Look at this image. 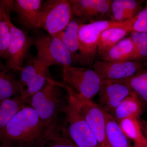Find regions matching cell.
I'll use <instances>...</instances> for the list:
<instances>
[{
    "mask_svg": "<svg viewBox=\"0 0 147 147\" xmlns=\"http://www.w3.org/2000/svg\"><path fill=\"white\" fill-rule=\"evenodd\" d=\"M47 130L34 109L26 105L0 130V143L10 142L25 147H36Z\"/></svg>",
    "mask_w": 147,
    "mask_h": 147,
    "instance_id": "cell-1",
    "label": "cell"
},
{
    "mask_svg": "<svg viewBox=\"0 0 147 147\" xmlns=\"http://www.w3.org/2000/svg\"><path fill=\"white\" fill-rule=\"evenodd\" d=\"M63 86V83L50 79L28 99V103L36 112L47 129L57 121L59 115L66 105L61 90Z\"/></svg>",
    "mask_w": 147,
    "mask_h": 147,
    "instance_id": "cell-2",
    "label": "cell"
},
{
    "mask_svg": "<svg viewBox=\"0 0 147 147\" xmlns=\"http://www.w3.org/2000/svg\"><path fill=\"white\" fill-rule=\"evenodd\" d=\"M134 18L122 23L105 20L80 24L78 32L79 54L77 63L82 66L92 65L97 55L98 40L102 32L110 28L125 26Z\"/></svg>",
    "mask_w": 147,
    "mask_h": 147,
    "instance_id": "cell-3",
    "label": "cell"
},
{
    "mask_svg": "<svg viewBox=\"0 0 147 147\" xmlns=\"http://www.w3.org/2000/svg\"><path fill=\"white\" fill-rule=\"evenodd\" d=\"M64 84L79 96L92 100L98 94L102 79L93 69L84 67H63Z\"/></svg>",
    "mask_w": 147,
    "mask_h": 147,
    "instance_id": "cell-4",
    "label": "cell"
},
{
    "mask_svg": "<svg viewBox=\"0 0 147 147\" xmlns=\"http://www.w3.org/2000/svg\"><path fill=\"white\" fill-rule=\"evenodd\" d=\"M63 88L67 93V97L74 105L93 132L99 147L108 146L105 137V112L99 105L92 100L86 99L74 93L64 84Z\"/></svg>",
    "mask_w": 147,
    "mask_h": 147,
    "instance_id": "cell-5",
    "label": "cell"
},
{
    "mask_svg": "<svg viewBox=\"0 0 147 147\" xmlns=\"http://www.w3.org/2000/svg\"><path fill=\"white\" fill-rule=\"evenodd\" d=\"M72 18L69 1L47 0L42 4L38 28L54 36L65 29Z\"/></svg>",
    "mask_w": 147,
    "mask_h": 147,
    "instance_id": "cell-6",
    "label": "cell"
},
{
    "mask_svg": "<svg viewBox=\"0 0 147 147\" xmlns=\"http://www.w3.org/2000/svg\"><path fill=\"white\" fill-rule=\"evenodd\" d=\"M64 123L69 137L77 147H99L93 132L71 100L67 97Z\"/></svg>",
    "mask_w": 147,
    "mask_h": 147,
    "instance_id": "cell-7",
    "label": "cell"
},
{
    "mask_svg": "<svg viewBox=\"0 0 147 147\" xmlns=\"http://www.w3.org/2000/svg\"><path fill=\"white\" fill-rule=\"evenodd\" d=\"M34 38L36 57L43 63L50 67L71 66L73 62L71 54L59 38L50 34L41 35Z\"/></svg>",
    "mask_w": 147,
    "mask_h": 147,
    "instance_id": "cell-8",
    "label": "cell"
},
{
    "mask_svg": "<svg viewBox=\"0 0 147 147\" xmlns=\"http://www.w3.org/2000/svg\"><path fill=\"white\" fill-rule=\"evenodd\" d=\"M50 67L36 57L29 59L20 72L18 79L21 97L28 99L42 88L46 82L52 79L49 72Z\"/></svg>",
    "mask_w": 147,
    "mask_h": 147,
    "instance_id": "cell-9",
    "label": "cell"
},
{
    "mask_svg": "<svg viewBox=\"0 0 147 147\" xmlns=\"http://www.w3.org/2000/svg\"><path fill=\"white\" fill-rule=\"evenodd\" d=\"M8 21L10 38L5 64L13 71H20L24 67L29 50L34 44V38L14 26L11 20L10 15Z\"/></svg>",
    "mask_w": 147,
    "mask_h": 147,
    "instance_id": "cell-10",
    "label": "cell"
},
{
    "mask_svg": "<svg viewBox=\"0 0 147 147\" xmlns=\"http://www.w3.org/2000/svg\"><path fill=\"white\" fill-rule=\"evenodd\" d=\"M112 0H69L73 17L80 24L110 20Z\"/></svg>",
    "mask_w": 147,
    "mask_h": 147,
    "instance_id": "cell-11",
    "label": "cell"
},
{
    "mask_svg": "<svg viewBox=\"0 0 147 147\" xmlns=\"http://www.w3.org/2000/svg\"><path fill=\"white\" fill-rule=\"evenodd\" d=\"M146 65L138 61L109 62L96 59L92 67L102 80L121 81L134 76Z\"/></svg>",
    "mask_w": 147,
    "mask_h": 147,
    "instance_id": "cell-12",
    "label": "cell"
},
{
    "mask_svg": "<svg viewBox=\"0 0 147 147\" xmlns=\"http://www.w3.org/2000/svg\"><path fill=\"white\" fill-rule=\"evenodd\" d=\"M133 93L129 85L123 80H102L98 93L99 105L104 112L112 115L122 101Z\"/></svg>",
    "mask_w": 147,
    "mask_h": 147,
    "instance_id": "cell-13",
    "label": "cell"
},
{
    "mask_svg": "<svg viewBox=\"0 0 147 147\" xmlns=\"http://www.w3.org/2000/svg\"><path fill=\"white\" fill-rule=\"evenodd\" d=\"M43 2L41 0H15L11 11L18 14L21 24L29 29L38 28V20Z\"/></svg>",
    "mask_w": 147,
    "mask_h": 147,
    "instance_id": "cell-14",
    "label": "cell"
},
{
    "mask_svg": "<svg viewBox=\"0 0 147 147\" xmlns=\"http://www.w3.org/2000/svg\"><path fill=\"white\" fill-rule=\"evenodd\" d=\"M143 2L137 0H113L111 4L110 20L122 23L134 18L143 9Z\"/></svg>",
    "mask_w": 147,
    "mask_h": 147,
    "instance_id": "cell-15",
    "label": "cell"
},
{
    "mask_svg": "<svg viewBox=\"0 0 147 147\" xmlns=\"http://www.w3.org/2000/svg\"><path fill=\"white\" fill-rule=\"evenodd\" d=\"M98 60L109 62L136 61L135 46L131 36L126 37L107 52L96 57Z\"/></svg>",
    "mask_w": 147,
    "mask_h": 147,
    "instance_id": "cell-16",
    "label": "cell"
},
{
    "mask_svg": "<svg viewBox=\"0 0 147 147\" xmlns=\"http://www.w3.org/2000/svg\"><path fill=\"white\" fill-rule=\"evenodd\" d=\"M137 17V16L125 26L110 28L102 32L98 40L96 57L107 52L125 37L127 34L131 33Z\"/></svg>",
    "mask_w": 147,
    "mask_h": 147,
    "instance_id": "cell-17",
    "label": "cell"
},
{
    "mask_svg": "<svg viewBox=\"0 0 147 147\" xmlns=\"http://www.w3.org/2000/svg\"><path fill=\"white\" fill-rule=\"evenodd\" d=\"M36 147H77L67 134L64 125L59 121L49 127Z\"/></svg>",
    "mask_w": 147,
    "mask_h": 147,
    "instance_id": "cell-18",
    "label": "cell"
},
{
    "mask_svg": "<svg viewBox=\"0 0 147 147\" xmlns=\"http://www.w3.org/2000/svg\"><path fill=\"white\" fill-rule=\"evenodd\" d=\"M12 71L0 60V102L21 96L18 80Z\"/></svg>",
    "mask_w": 147,
    "mask_h": 147,
    "instance_id": "cell-19",
    "label": "cell"
},
{
    "mask_svg": "<svg viewBox=\"0 0 147 147\" xmlns=\"http://www.w3.org/2000/svg\"><path fill=\"white\" fill-rule=\"evenodd\" d=\"M12 1L1 0L0 4V60H6L10 38L8 19Z\"/></svg>",
    "mask_w": 147,
    "mask_h": 147,
    "instance_id": "cell-20",
    "label": "cell"
},
{
    "mask_svg": "<svg viewBox=\"0 0 147 147\" xmlns=\"http://www.w3.org/2000/svg\"><path fill=\"white\" fill-rule=\"evenodd\" d=\"M80 24L72 18L67 26L54 36L63 42L70 52L73 63H77L79 54L78 32Z\"/></svg>",
    "mask_w": 147,
    "mask_h": 147,
    "instance_id": "cell-21",
    "label": "cell"
},
{
    "mask_svg": "<svg viewBox=\"0 0 147 147\" xmlns=\"http://www.w3.org/2000/svg\"><path fill=\"white\" fill-rule=\"evenodd\" d=\"M105 137L108 146L110 147H133L113 116L105 112Z\"/></svg>",
    "mask_w": 147,
    "mask_h": 147,
    "instance_id": "cell-22",
    "label": "cell"
},
{
    "mask_svg": "<svg viewBox=\"0 0 147 147\" xmlns=\"http://www.w3.org/2000/svg\"><path fill=\"white\" fill-rule=\"evenodd\" d=\"M143 105L141 100L134 93L122 101L112 116L118 123L123 119L129 117L139 119L143 113Z\"/></svg>",
    "mask_w": 147,
    "mask_h": 147,
    "instance_id": "cell-23",
    "label": "cell"
},
{
    "mask_svg": "<svg viewBox=\"0 0 147 147\" xmlns=\"http://www.w3.org/2000/svg\"><path fill=\"white\" fill-rule=\"evenodd\" d=\"M28 100L19 96L0 102V130L4 128L18 111L26 105Z\"/></svg>",
    "mask_w": 147,
    "mask_h": 147,
    "instance_id": "cell-24",
    "label": "cell"
},
{
    "mask_svg": "<svg viewBox=\"0 0 147 147\" xmlns=\"http://www.w3.org/2000/svg\"><path fill=\"white\" fill-rule=\"evenodd\" d=\"M139 119L129 117L123 119L118 123L121 129L129 140L134 142L147 144L139 122Z\"/></svg>",
    "mask_w": 147,
    "mask_h": 147,
    "instance_id": "cell-25",
    "label": "cell"
},
{
    "mask_svg": "<svg viewBox=\"0 0 147 147\" xmlns=\"http://www.w3.org/2000/svg\"><path fill=\"white\" fill-rule=\"evenodd\" d=\"M144 104H147V69L140 70L129 79L123 80Z\"/></svg>",
    "mask_w": 147,
    "mask_h": 147,
    "instance_id": "cell-26",
    "label": "cell"
},
{
    "mask_svg": "<svg viewBox=\"0 0 147 147\" xmlns=\"http://www.w3.org/2000/svg\"><path fill=\"white\" fill-rule=\"evenodd\" d=\"M130 36L135 46L136 61L147 65V32H132Z\"/></svg>",
    "mask_w": 147,
    "mask_h": 147,
    "instance_id": "cell-27",
    "label": "cell"
},
{
    "mask_svg": "<svg viewBox=\"0 0 147 147\" xmlns=\"http://www.w3.org/2000/svg\"><path fill=\"white\" fill-rule=\"evenodd\" d=\"M145 6L137 15V19L132 28V32H147V0L145 1Z\"/></svg>",
    "mask_w": 147,
    "mask_h": 147,
    "instance_id": "cell-28",
    "label": "cell"
},
{
    "mask_svg": "<svg viewBox=\"0 0 147 147\" xmlns=\"http://www.w3.org/2000/svg\"><path fill=\"white\" fill-rule=\"evenodd\" d=\"M139 120L142 131L147 140V120L140 118H139Z\"/></svg>",
    "mask_w": 147,
    "mask_h": 147,
    "instance_id": "cell-29",
    "label": "cell"
},
{
    "mask_svg": "<svg viewBox=\"0 0 147 147\" xmlns=\"http://www.w3.org/2000/svg\"><path fill=\"white\" fill-rule=\"evenodd\" d=\"M0 147H25L22 145L17 144L10 142L0 143Z\"/></svg>",
    "mask_w": 147,
    "mask_h": 147,
    "instance_id": "cell-30",
    "label": "cell"
},
{
    "mask_svg": "<svg viewBox=\"0 0 147 147\" xmlns=\"http://www.w3.org/2000/svg\"><path fill=\"white\" fill-rule=\"evenodd\" d=\"M133 147H147V144H144L138 142H134Z\"/></svg>",
    "mask_w": 147,
    "mask_h": 147,
    "instance_id": "cell-31",
    "label": "cell"
},
{
    "mask_svg": "<svg viewBox=\"0 0 147 147\" xmlns=\"http://www.w3.org/2000/svg\"><path fill=\"white\" fill-rule=\"evenodd\" d=\"M110 147L109 146H106V147Z\"/></svg>",
    "mask_w": 147,
    "mask_h": 147,
    "instance_id": "cell-32",
    "label": "cell"
},
{
    "mask_svg": "<svg viewBox=\"0 0 147 147\" xmlns=\"http://www.w3.org/2000/svg\"><path fill=\"white\" fill-rule=\"evenodd\" d=\"M1 1H0V4H1Z\"/></svg>",
    "mask_w": 147,
    "mask_h": 147,
    "instance_id": "cell-33",
    "label": "cell"
}]
</instances>
